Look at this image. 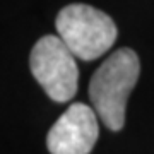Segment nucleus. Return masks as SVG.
I'll return each mask as SVG.
<instances>
[{"label":"nucleus","mask_w":154,"mask_h":154,"mask_svg":"<svg viewBox=\"0 0 154 154\" xmlns=\"http://www.w3.org/2000/svg\"><path fill=\"white\" fill-rule=\"evenodd\" d=\"M140 62L130 48H120L111 53L89 82V99L103 125L113 132L123 128L127 99L137 84Z\"/></svg>","instance_id":"1"},{"label":"nucleus","mask_w":154,"mask_h":154,"mask_svg":"<svg viewBox=\"0 0 154 154\" xmlns=\"http://www.w3.org/2000/svg\"><path fill=\"white\" fill-rule=\"evenodd\" d=\"M57 33L81 60H94L113 46L118 34L108 14L86 4H70L57 16Z\"/></svg>","instance_id":"2"},{"label":"nucleus","mask_w":154,"mask_h":154,"mask_svg":"<svg viewBox=\"0 0 154 154\" xmlns=\"http://www.w3.org/2000/svg\"><path fill=\"white\" fill-rule=\"evenodd\" d=\"M29 69L39 86L57 103H65L77 93L79 69L75 55L60 36L46 34L31 50Z\"/></svg>","instance_id":"3"},{"label":"nucleus","mask_w":154,"mask_h":154,"mask_svg":"<svg viewBox=\"0 0 154 154\" xmlns=\"http://www.w3.org/2000/svg\"><path fill=\"white\" fill-rule=\"evenodd\" d=\"M96 111L84 103H75L55 122L46 135L50 154H89L98 140Z\"/></svg>","instance_id":"4"}]
</instances>
